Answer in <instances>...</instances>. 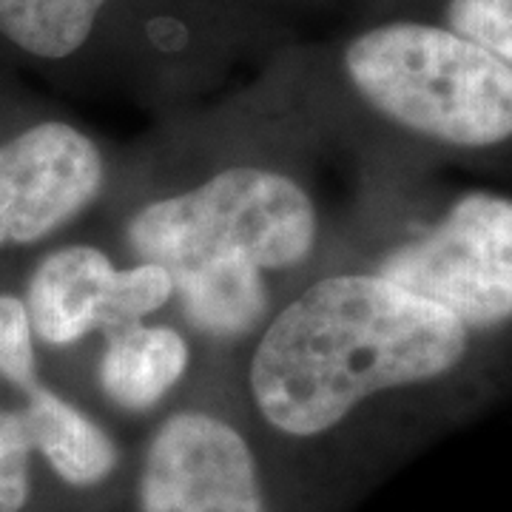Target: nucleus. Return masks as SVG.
Listing matches in <instances>:
<instances>
[{"label":"nucleus","mask_w":512,"mask_h":512,"mask_svg":"<svg viewBox=\"0 0 512 512\" xmlns=\"http://www.w3.org/2000/svg\"><path fill=\"white\" fill-rule=\"evenodd\" d=\"M0 379L15 384L23 393L35 390L40 384L35 330L29 322L26 302L9 293H0Z\"/></svg>","instance_id":"4468645a"},{"label":"nucleus","mask_w":512,"mask_h":512,"mask_svg":"<svg viewBox=\"0 0 512 512\" xmlns=\"http://www.w3.org/2000/svg\"><path fill=\"white\" fill-rule=\"evenodd\" d=\"M106 185V157L83 128L40 120L0 143V251L32 245L83 214Z\"/></svg>","instance_id":"0eeeda50"},{"label":"nucleus","mask_w":512,"mask_h":512,"mask_svg":"<svg viewBox=\"0 0 512 512\" xmlns=\"http://www.w3.org/2000/svg\"><path fill=\"white\" fill-rule=\"evenodd\" d=\"M137 512H276L254 439L208 407L168 413L134 476Z\"/></svg>","instance_id":"423d86ee"},{"label":"nucleus","mask_w":512,"mask_h":512,"mask_svg":"<svg viewBox=\"0 0 512 512\" xmlns=\"http://www.w3.org/2000/svg\"><path fill=\"white\" fill-rule=\"evenodd\" d=\"M433 20L470 37L512 69V0H441Z\"/></svg>","instance_id":"ddd939ff"},{"label":"nucleus","mask_w":512,"mask_h":512,"mask_svg":"<svg viewBox=\"0 0 512 512\" xmlns=\"http://www.w3.org/2000/svg\"><path fill=\"white\" fill-rule=\"evenodd\" d=\"M319 239L311 191L285 171L228 165L185 191L143 205L126 225L140 262L171 276L211 265L279 274L302 265Z\"/></svg>","instance_id":"20e7f679"},{"label":"nucleus","mask_w":512,"mask_h":512,"mask_svg":"<svg viewBox=\"0 0 512 512\" xmlns=\"http://www.w3.org/2000/svg\"><path fill=\"white\" fill-rule=\"evenodd\" d=\"M268 274L251 265H211L174 279V299L188 325L208 339H242L271 308Z\"/></svg>","instance_id":"9b49d317"},{"label":"nucleus","mask_w":512,"mask_h":512,"mask_svg":"<svg viewBox=\"0 0 512 512\" xmlns=\"http://www.w3.org/2000/svg\"><path fill=\"white\" fill-rule=\"evenodd\" d=\"M32 441L20 410H0V512H20L32 498Z\"/></svg>","instance_id":"2eb2a0df"},{"label":"nucleus","mask_w":512,"mask_h":512,"mask_svg":"<svg viewBox=\"0 0 512 512\" xmlns=\"http://www.w3.org/2000/svg\"><path fill=\"white\" fill-rule=\"evenodd\" d=\"M268 29L259 0H0V43L20 57L154 86L222 72Z\"/></svg>","instance_id":"7ed1b4c3"},{"label":"nucleus","mask_w":512,"mask_h":512,"mask_svg":"<svg viewBox=\"0 0 512 512\" xmlns=\"http://www.w3.org/2000/svg\"><path fill=\"white\" fill-rule=\"evenodd\" d=\"M114 274V262L97 245H66L46 256L26 291V311L37 339L66 348L103 328Z\"/></svg>","instance_id":"6e6552de"},{"label":"nucleus","mask_w":512,"mask_h":512,"mask_svg":"<svg viewBox=\"0 0 512 512\" xmlns=\"http://www.w3.org/2000/svg\"><path fill=\"white\" fill-rule=\"evenodd\" d=\"M103 336L97 384L123 413L154 410L188 373L191 348L180 330L137 322L106 330Z\"/></svg>","instance_id":"9d476101"},{"label":"nucleus","mask_w":512,"mask_h":512,"mask_svg":"<svg viewBox=\"0 0 512 512\" xmlns=\"http://www.w3.org/2000/svg\"><path fill=\"white\" fill-rule=\"evenodd\" d=\"M29 441L66 487L100 490L117 476L123 450L109 430L60 393L37 384L20 407Z\"/></svg>","instance_id":"1a4fd4ad"},{"label":"nucleus","mask_w":512,"mask_h":512,"mask_svg":"<svg viewBox=\"0 0 512 512\" xmlns=\"http://www.w3.org/2000/svg\"><path fill=\"white\" fill-rule=\"evenodd\" d=\"M373 274L456 316L481 339L512 328V197L464 191L393 245Z\"/></svg>","instance_id":"39448f33"},{"label":"nucleus","mask_w":512,"mask_h":512,"mask_svg":"<svg viewBox=\"0 0 512 512\" xmlns=\"http://www.w3.org/2000/svg\"><path fill=\"white\" fill-rule=\"evenodd\" d=\"M342 94L413 146L484 157L512 148V69L433 18H387L330 60Z\"/></svg>","instance_id":"f03ea898"},{"label":"nucleus","mask_w":512,"mask_h":512,"mask_svg":"<svg viewBox=\"0 0 512 512\" xmlns=\"http://www.w3.org/2000/svg\"><path fill=\"white\" fill-rule=\"evenodd\" d=\"M487 339L373 271L316 279L276 313L248 362L259 427L285 450L376 430L402 447L461 410Z\"/></svg>","instance_id":"f257e3e1"},{"label":"nucleus","mask_w":512,"mask_h":512,"mask_svg":"<svg viewBox=\"0 0 512 512\" xmlns=\"http://www.w3.org/2000/svg\"><path fill=\"white\" fill-rule=\"evenodd\" d=\"M171 299H174V279L163 265L137 262L131 268H117L100 330L106 333L111 328L137 325L151 313L163 311Z\"/></svg>","instance_id":"f8f14e48"}]
</instances>
